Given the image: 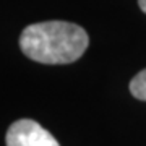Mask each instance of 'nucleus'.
<instances>
[{
    "label": "nucleus",
    "instance_id": "nucleus-4",
    "mask_svg": "<svg viewBox=\"0 0 146 146\" xmlns=\"http://www.w3.org/2000/svg\"><path fill=\"white\" fill-rule=\"evenodd\" d=\"M138 7L141 8L143 13H146V0H138Z\"/></svg>",
    "mask_w": 146,
    "mask_h": 146
},
{
    "label": "nucleus",
    "instance_id": "nucleus-2",
    "mask_svg": "<svg viewBox=\"0 0 146 146\" xmlns=\"http://www.w3.org/2000/svg\"><path fill=\"white\" fill-rule=\"evenodd\" d=\"M7 146H60L50 131L31 119L11 123L7 131Z\"/></svg>",
    "mask_w": 146,
    "mask_h": 146
},
{
    "label": "nucleus",
    "instance_id": "nucleus-1",
    "mask_svg": "<svg viewBox=\"0 0 146 146\" xmlns=\"http://www.w3.org/2000/svg\"><path fill=\"white\" fill-rule=\"evenodd\" d=\"M89 37L81 26L68 21L34 23L23 29L20 47L34 62L65 65L76 62L88 49Z\"/></svg>",
    "mask_w": 146,
    "mask_h": 146
},
{
    "label": "nucleus",
    "instance_id": "nucleus-3",
    "mask_svg": "<svg viewBox=\"0 0 146 146\" xmlns=\"http://www.w3.org/2000/svg\"><path fill=\"white\" fill-rule=\"evenodd\" d=\"M130 93L133 98L140 101H146V68H143L140 73H136L130 81Z\"/></svg>",
    "mask_w": 146,
    "mask_h": 146
}]
</instances>
